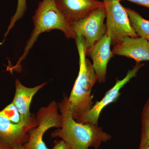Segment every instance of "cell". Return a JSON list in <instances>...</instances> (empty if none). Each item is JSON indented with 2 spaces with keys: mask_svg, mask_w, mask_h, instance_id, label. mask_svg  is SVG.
Segmentation results:
<instances>
[{
  "mask_svg": "<svg viewBox=\"0 0 149 149\" xmlns=\"http://www.w3.org/2000/svg\"><path fill=\"white\" fill-rule=\"evenodd\" d=\"M32 20L34 29L26 43L23 54L15 65L9 67L10 70L20 71L21 63L26 58L29 51L42 33L57 29L63 32L68 39L75 40L77 37L71 25L66 21L58 9L55 0H42L40 2L35 15L32 17Z\"/></svg>",
  "mask_w": 149,
  "mask_h": 149,
  "instance_id": "obj_3",
  "label": "cell"
},
{
  "mask_svg": "<svg viewBox=\"0 0 149 149\" xmlns=\"http://www.w3.org/2000/svg\"><path fill=\"white\" fill-rule=\"evenodd\" d=\"M139 149H149V141L143 146L139 147Z\"/></svg>",
  "mask_w": 149,
  "mask_h": 149,
  "instance_id": "obj_20",
  "label": "cell"
},
{
  "mask_svg": "<svg viewBox=\"0 0 149 149\" xmlns=\"http://www.w3.org/2000/svg\"><path fill=\"white\" fill-rule=\"evenodd\" d=\"M106 17L105 7H102L71 24L76 36L80 35L84 37L87 50L93 47L106 33V24L104 23Z\"/></svg>",
  "mask_w": 149,
  "mask_h": 149,
  "instance_id": "obj_6",
  "label": "cell"
},
{
  "mask_svg": "<svg viewBox=\"0 0 149 149\" xmlns=\"http://www.w3.org/2000/svg\"><path fill=\"white\" fill-rule=\"evenodd\" d=\"M125 8V7H124ZM131 27L139 37H143L149 41V21L138 12L128 8H125Z\"/></svg>",
  "mask_w": 149,
  "mask_h": 149,
  "instance_id": "obj_13",
  "label": "cell"
},
{
  "mask_svg": "<svg viewBox=\"0 0 149 149\" xmlns=\"http://www.w3.org/2000/svg\"><path fill=\"white\" fill-rule=\"evenodd\" d=\"M143 65V63H137L132 69L128 70L126 76L123 79L116 80L114 86L107 91L101 100L94 104L90 111L84 116L79 123H91L98 125L99 118L102 111L110 104L115 102L118 100L121 94V89L132 78L136 77L138 71Z\"/></svg>",
  "mask_w": 149,
  "mask_h": 149,
  "instance_id": "obj_7",
  "label": "cell"
},
{
  "mask_svg": "<svg viewBox=\"0 0 149 149\" xmlns=\"http://www.w3.org/2000/svg\"><path fill=\"white\" fill-rule=\"evenodd\" d=\"M0 149H12V148L0 139Z\"/></svg>",
  "mask_w": 149,
  "mask_h": 149,
  "instance_id": "obj_19",
  "label": "cell"
},
{
  "mask_svg": "<svg viewBox=\"0 0 149 149\" xmlns=\"http://www.w3.org/2000/svg\"><path fill=\"white\" fill-rule=\"evenodd\" d=\"M148 42H149V41H148Z\"/></svg>",
  "mask_w": 149,
  "mask_h": 149,
  "instance_id": "obj_22",
  "label": "cell"
},
{
  "mask_svg": "<svg viewBox=\"0 0 149 149\" xmlns=\"http://www.w3.org/2000/svg\"><path fill=\"white\" fill-rule=\"evenodd\" d=\"M58 104L62 116V124L51 134L53 138H61L70 149H99L112 139L102 127L91 123H82L73 119L69 109L68 96L64 94Z\"/></svg>",
  "mask_w": 149,
  "mask_h": 149,
  "instance_id": "obj_1",
  "label": "cell"
},
{
  "mask_svg": "<svg viewBox=\"0 0 149 149\" xmlns=\"http://www.w3.org/2000/svg\"><path fill=\"white\" fill-rule=\"evenodd\" d=\"M12 149H24L23 145H18L15 146L13 147Z\"/></svg>",
  "mask_w": 149,
  "mask_h": 149,
  "instance_id": "obj_21",
  "label": "cell"
},
{
  "mask_svg": "<svg viewBox=\"0 0 149 149\" xmlns=\"http://www.w3.org/2000/svg\"><path fill=\"white\" fill-rule=\"evenodd\" d=\"M0 116L5 117L14 123L24 122L18 110L12 102L0 111Z\"/></svg>",
  "mask_w": 149,
  "mask_h": 149,
  "instance_id": "obj_16",
  "label": "cell"
},
{
  "mask_svg": "<svg viewBox=\"0 0 149 149\" xmlns=\"http://www.w3.org/2000/svg\"><path fill=\"white\" fill-rule=\"evenodd\" d=\"M128 1L149 8V0H128Z\"/></svg>",
  "mask_w": 149,
  "mask_h": 149,
  "instance_id": "obj_18",
  "label": "cell"
},
{
  "mask_svg": "<svg viewBox=\"0 0 149 149\" xmlns=\"http://www.w3.org/2000/svg\"><path fill=\"white\" fill-rule=\"evenodd\" d=\"M58 109V104L54 100L40 108L36 116L38 125L29 131L28 141L23 145L24 149H49L43 141V136L50 128H61L62 116Z\"/></svg>",
  "mask_w": 149,
  "mask_h": 149,
  "instance_id": "obj_4",
  "label": "cell"
},
{
  "mask_svg": "<svg viewBox=\"0 0 149 149\" xmlns=\"http://www.w3.org/2000/svg\"><path fill=\"white\" fill-rule=\"evenodd\" d=\"M38 125L36 116L32 120L16 123L0 116V139L12 147L24 145L29 139V132Z\"/></svg>",
  "mask_w": 149,
  "mask_h": 149,
  "instance_id": "obj_8",
  "label": "cell"
},
{
  "mask_svg": "<svg viewBox=\"0 0 149 149\" xmlns=\"http://www.w3.org/2000/svg\"><path fill=\"white\" fill-rule=\"evenodd\" d=\"M44 83L33 88H27L22 84L18 79L15 80V92L12 103L17 108L24 121L31 120L35 117L30 112L32 98L40 89L47 85Z\"/></svg>",
  "mask_w": 149,
  "mask_h": 149,
  "instance_id": "obj_12",
  "label": "cell"
},
{
  "mask_svg": "<svg viewBox=\"0 0 149 149\" xmlns=\"http://www.w3.org/2000/svg\"><path fill=\"white\" fill-rule=\"evenodd\" d=\"M52 149H70L65 143L63 140L56 141Z\"/></svg>",
  "mask_w": 149,
  "mask_h": 149,
  "instance_id": "obj_17",
  "label": "cell"
},
{
  "mask_svg": "<svg viewBox=\"0 0 149 149\" xmlns=\"http://www.w3.org/2000/svg\"><path fill=\"white\" fill-rule=\"evenodd\" d=\"M56 6L70 25L86 17L95 10L104 6L97 0H55Z\"/></svg>",
  "mask_w": 149,
  "mask_h": 149,
  "instance_id": "obj_9",
  "label": "cell"
},
{
  "mask_svg": "<svg viewBox=\"0 0 149 149\" xmlns=\"http://www.w3.org/2000/svg\"><path fill=\"white\" fill-rule=\"evenodd\" d=\"M111 40L106 33L93 47L86 50V55L93 61V68L100 83L106 81L108 63L114 55L111 49Z\"/></svg>",
  "mask_w": 149,
  "mask_h": 149,
  "instance_id": "obj_10",
  "label": "cell"
},
{
  "mask_svg": "<svg viewBox=\"0 0 149 149\" xmlns=\"http://www.w3.org/2000/svg\"><path fill=\"white\" fill-rule=\"evenodd\" d=\"M106 13L107 32L113 46L123 37H138L131 27L128 14L120 0H103Z\"/></svg>",
  "mask_w": 149,
  "mask_h": 149,
  "instance_id": "obj_5",
  "label": "cell"
},
{
  "mask_svg": "<svg viewBox=\"0 0 149 149\" xmlns=\"http://www.w3.org/2000/svg\"><path fill=\"white\" fill-rule=\"evenodd\" d=\"M27 9V0H17V5L16 11L11 18L10 23L6 32L5 34L3 40L1 42V45H3L4 42L6 37L7 36L11 29L13 28L17 22L24 16Z\"/></svg>",
  "mask_w": 149,
  "mask_h": 149,
  "instance_id": "obj_15",
  "label": "cell"
},
{
  "mask_svg": "<svg viewBox=\"0 0 149 149\" xmlns=\"http://www.w3.org/2000/svg\"><path fill=\"white\" fill-rule=\"evenodd\" d=\"M113 55L133 58L137 63L149 61V45L143 37L126 36L113 47Z\"/></svg>",
  "mask_w": 149,
  "mask_h": 149,
  "instance_id": "obj_11",
  "label": "cell"
},
{
  "mask_svg": "<svg viewBox=\"0 0 149 149\" xmlns=\"http://www.w3.org/2000/svg\"><path fill=\"white\" fill-rule=\"evenodd\" d=\"M75 41L79 56V71L68 97V103L72 118L80 122L94 104L91 93L98 79L92 63L86 58L87 49L84 37L77 35Z\"/></svg>",
  "mask_w": 149,
  "mask_h": 149,
  "instance_id": "obj_2",
  "label": "cell"
},
{
  "mask_svg": "<svg viewBox=\"0 0 149 149\" xmlns=\"http://www.w3.org/2000/svg\"><path fill=\"white\" fill-rule=\"evenodd\" d=\"M141 132L139 147L149 141V97L144 105L141 114Z\"/></svg>",
  "mask_w": 149,
  "mask_h": 149,
  "instance_id": "obj_14",
  "label": "cell"
}]
</instances>
